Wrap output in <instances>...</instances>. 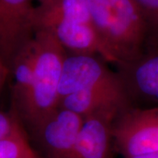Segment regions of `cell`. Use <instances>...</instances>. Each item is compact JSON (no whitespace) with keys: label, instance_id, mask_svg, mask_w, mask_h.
I'll list each match as a JSON object with an SVG mask.
<instances>
[{"label":"cell","instance_id":"7","mask_svg":"<svg viewBox=\"0 0 158 158\" xmlns=\"http://www.w3.org/2000/svg\"><path fill=\"white\" fill-rule=\"evenodd\" d=\"M34 0H0V57L6 62L34 34Z\"/></svg>","mask_w":158,"mask_h":158},{"label":"cell","instance_id":"10","mask_svg":"<svg viewBox=\"0 0 158 158\" xmlns=\"http://www.w3.org/2000/svg\"><path fill=\"white\" fill-rule=\"evenodd\" d=\"M58 106L66 108L85 117L91 113L109 109L126 110L131 106L126 93L109 90H80L60 99Z\"/></svg>","mask_w":158,"mask_h":158},{"label":"cell","instance_id":"2","mask_svg":"<svg viewBox=\"0 0 158 158\" xmlns=\"http://www.w3.org/2000/svg\"><path fill=\"white\" fill-rule=\"evenodd\" d=\"M34 65L33 82L20 106L29 127L41 120L59 105V85L66 49L48 32L36 30L33 34Z\"/></svg>","mask_w":158,"mask_h":158},{"label":"cell","instance_id":"17","mask_svg":"<svg viewBox=\"0 0 158 158\" xmlns=\"http://www.w3.org/2000/svg\"><path fill=\"white\" fill-rule=\"evenodd\" d=\"M34 1H37L39 3V5H42V4H47V3H49L53 0H34Z\"/></svg>","mask_w":158,"mask_h":158},{"label":"cell","instance_id":"6","mask_svg":"<svg viewBox=\"0 0 158 158\" xmlns=\"http://www.w3.org/2000/svg\"><path fill=\"white\" fill-rule=\"evenodd\" d=\"M83 118L78 113L57 106L30 129L47 158H71Z\"/></svg>","mask_w":158,"mask_h":158},{"label":"cell","instance_id":"13","mask_svg":"<svg viewBox=\"0 0 158 158\" xmlns=\"http://www.w3.org/2000/svg\"><path fill=\"white\" fill-rule=\"evenodd\" d=\"M144 16L148 27L158 32V0H134Z\"/></svg>","mask_w":158,"mask_h":158},{"label":"cell","instance_id":"1","mask_svg":"<svg viewBox=\"0 0 158 158\" xmlns=\"http://www.w3.org/2000/svg\"><path fill=\"white\" fill-rule=\"evenodd\" d=\"M91 21L117 61H133L142 53L147 21L134 0H87Z\"/></svg>","mask_w":158,"mask_h":158},{"label":"cell","instance_id":"14","mask_svg":"<svg viewBox=\"0 0 158 158\" xmlns=\"http://www.w3.org/2000/svg\"><path fill=\"white\" fill-rule=\"evenodd\" d=\"M20 128V126L15 118L0 112V141L11 136Z\"/></svg>","mask_w":158,"mask_h":158},{"label":"cell","instance_id":"15","mask_svg":"<svg viewBox=\"0 0 158 158\" xmlns=\"http://www.w3.org/2000/svg\"><path fill=\"white\" fill-rule=\"evenodd\" d=\"M9 69L7 68L6 62L3 60L2 57H0V89L2 87V85H4V83L6 82L7 76H8V70Z\"/></svg>","mask_w":158,"mask_h":158},{"label":"cell","instance_id":"9","mask_svg":"<svg viewBox=\"0 0 158 158\" xmlns=\"http://www.w3.org/2000/svg\"><path fill=\"white\" fill-rule=\"evenodd\" d=\"M130 103L133 100L158 106V53L144 55L117 65Z\"/></svg>","mask_w":158,"mask_h":158},{"label":"cell","instance_id":"3","mask_svg":"<svg viewBox=\"0 0 158 158\" xmlns=\"http://www.w3.org/2000/svg\"><path fill=\"white\" fill-rule=\"evenodd\" d=\"M113 141L124 158L158 151V106L121 112L113 126Z\"/></svg>","mask_w":158,"mask_h":158},{"label":"cell","instance_id":"4","mask_svg":"<svg viewBox=\"0 0 158 158\" xmlns=\"http://www.w3.org/2000/svg\"><path fill=\"white\" fill-rule=\"evenodd\" d=\"M105 62L102 58L92 55H67L59 85V101L80 90H103L127 94L118 73L112 71Z\"/></svg>","mask_w":158,"mask_h":158},{"label":"cell","instance_id":"16","mask_svg":"<svg viewBox=\"0 0 158 158\" xmlns=\"http://www.w3.org/2000/svg\"><path fill=\"white\" fill-rule=\"evenodd\" d=\"M126 158H158V151L156 152H150L145 153V154H141V155H136L133 156Z\"/></svg>","mask_w":158,"mask_h":158},{"label":"cell","instance_id":"18","mask_svg":"<svg viewBox=\"0 0 158 158\" xmlns=\"http://www.w3.org/2000/svg\"><path fill=\"white\" fill-rule=\"evenodd\" d=\"M28 158H42V157H40L39 155H37V154L34 151V153H33V154H32Z\"/></svg>","mask_w":158,"mask_h":158},{"label":"cell","instance_id":"12","mask_svg":"<svg viewBox=\"0 0 158 158\" xmlns=\"http://www.w3.org/2000/svg\"><path fill=\"white\" fill-rule=\"evenodd\" d=\"M34 151L22 128L0 141V158H28Z\"/></svg>","mask_w":158,"mask_h":158},{"label":"cell","instance_id":"11","mask_svg":"<svg viewBox=\"0 0 158 158\" xmlns=\"http://www.w3.org/2000/svg\"><path fill=\"white\" fill-rule=\"evenodd\" d=\"M32 37L18 50L12 59L14 94L19 106L26 99L33 82L34 48Z\"/></svg>","mask_w":158,"mask_h":158},{"label":"cell","instance_id":"8","mask_svg":"<svg viewBox=\"0 0 158 158\" xmlns=\"http://www.w3.org/2000/svg\"><path fill=\"white\" fill-rule=\"evenodd\" d=\"M123 111L109 109L85 116L71 158H113V126Z\"/></svg>","mask_w":158,"mask_h":158},{"label":"cell","instance_id":"5","mask_svg":"<svg viewBox=\"0 0 158 158\" xmlns=\"http://www.w3.org/2000/svg\"><path fill=\"white\" fill-rule=\"evenodd\" d=\"M50 33L57 41L72 54L92 55L106 62L117 64V61L95 28L91 19L58 18L35 24L34 31Z\"/></svg>","mask_w":158,"mask_h":158}]
</instances>
